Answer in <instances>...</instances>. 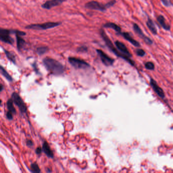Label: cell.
I'll return each mask as SVG.
<instances>
[{
	"label": "cell",
	"mask_w": 173,
	"mask_h": 173,
	"mask_svg": "<svg viewBox=\"0 0 173 173\" xmlns=\"http://www.w3.org/2000/svg\"><path fill=\"white\" fill-rule=\"evenodd\" d=\"M43 64L48 71L54 75H62L64 72V65L58 60L52 58H44Z\"/></svg>",
	"instance_id": "6da1fadb"
},
{
	"label": "cell",
	"mask_w": 173,
	"mask_h": 173,
	"mask_svg": "<svg viewBox=\"0 0 173 173\" xmlns=\"http://www.w3.org/2000/svg\"><path fill=\"white\" fill-rule=\"evenodd\" d=\"M100 36L103 39V40L104 41L106 45H107V47L109 48V49L111 50V52H113L117 57L121 58L122 59L126 60L127 62H128L132 66H135V63L134 60H131L130 58L128 56H126L124 54H122L121 52H120L119 50H118L117 48L114 47L112 41L109 38V37L107 36V35L105 33L104 30L101 28L100 30Z\"/></svg>",
	"instance_id": "7a4b0ae2"
},
{
	"label": "cell",
	"mask_w": 173,
	"mask_h": 173,
	"mask_svg": "<svg viewBox=\"0 0 173 173\" xmlns=\"http://www.w3.org/2000/svg\"><path fill=\"white\" fill-rule=\"evenodd\" d=\"M18 35L21 36L26 35V33L24 32L17 30H8L3 28H0V40L4 43L13 45L14 40L12 37L11 35Z\"/></svg>",
	"instance_id": "3957f363"
},
{
	"label": "cell",
	"mask_w": 173,
	"mask_h": 173,
	"mask_svg": "<svg viewBox=\"0 0 173 173\" xmlns=\"http://www.w3.org/2000/svg\"><path fill=\"white\" fill-rule=\"evenodd\" d=\"M116 3V1L115 0H112L106 4H103L100 3L96 1H90V2L86 3L85 5V7L86 8L89 9L96 10L104 12V11H106L107 9L111 7L114 6V5Z\"/></svg>",
	"instance_id": "277c9868"
},
{
	"label": "cell",
	"mask_w": 173,
	"mask_h": 173,
	"mask_svg": "<svg viewBox=\"0 0 173 173\" xmlns=\"http://www.w3.org/2000/svg\"><path fill=\"white\" fill-rule=\"evenodd\" d=\"M62 24L61 22H47L43 24H31L26 26V29L35 30H46L56 28Z\"/></svg>",
	"instance_id": "5b68a950"
},
{
	"label": "cell",
	"mask_w": 173,
	"mask_h": 173,
	"mask_svg": "<svg viewBox=\"0 0 173 173\" xmlns=\"http://www.w3.org/2000/svg\"><path fill=\"white\" fill-rule=\"evenodd\" d=\"M69 62L72 66L77 69H82L89 68L90 65L84 60L74 57H69Z\"/></svg>",
	"instance_id": "8992f818"
},
{
	"label": "cell",
	"mask_w": 173,
	"mask_h": 173,
	"mask_svg": "<svg viewBox=\"0 0 173 173\" xmlns=\"http://www.w3.org/2000/svg\"><path fill=\"white\" fill-rule=\"evenodd\" d=\"M12 98L13 100L14 103L17 106L19 111L22 114L25 113L27 111V108L25 103L22 100V98L16 92H14L12 94Z\"/></svg>",
	"instance_id": "52a82bcc"
},
{
	"label": "cell",
	"mask_w": 173,
	"mask_h": 173,
	"mask_svg": "<svg viewBox=\"0 0 173 173\" xmlns=\"http://www.w3.org/2000/svg\"><path fill=\"white\" fill-rule=\"evenodd\" d=\"M96 52L100 56L102 62H103V64L106 66H110L113 64L115 61L113 58L109 57V56L100 49H96Z\"/></svg>",
	"instance_id": "ba28073f"
},
{
	"label": "cell",
	"mask_w": 173,
	"mask_h": 173,
	"mask_svg": "<svg viewBox=\"0 0 173 173\" xmlns=\"http://www.w3.org/2000/svg\"><path fill=\"white\" fill-rule=\"evenodd\" d=\"M133 29L134 30L136 34H137L139 36L140 38L142 39L146 44L151 45L153 44V41H152L151 39H150L147 36H146L143 33L141 29V28L139 27V26L137 24H134Z\"/></svg>",
	"instance_id": "9c48e42d"
},
{
	"label": "cell",
	"mask_w": 173,
	"mask_h": 173,
	"mask_svg": "<svg viewBox=\"0 0 173 173\" xmlns=\"http://www.w3.org/2000/svg\"><path fill=\"white\" fill-rule=\"evenodd\" d=\"M66 0H48L41 5L42 8L47 10L51 9L54 7L58 6L66 2Z\"/></svg>",
	"instance_id": "30bf717a"
},
{
	"label": "cell",
	"mask_w": 173,
	"mask_h": 173,
	"mask_svg": "<svg viewBox=\"0 0 173 173\" xmlns=\"http://www.w3.org/2000/svg\"><path fill=\"white\" fill-rule=\"evenodd\" d=\"M150 83L153 90L156 92V94H157L158 96L162 98H165V94L164 92V90L161 88L158 85V84H157L156 81H155L154 79H151L150 81Z\"/></svg>",
	"instance_id": "8fae6325"
},
{
	"label": "cell",
	"mask_w": 173,
	"mask_h": 173,
	"mask_svg": "<svg viewBox=\"0 0 173 173\" xmlns=\"http://www.w3.org/2000/svg\"><path fill=\"white\" fill-rule=\"evenodd\" d=\"M115 45L118 50L120 52H121L122 54H124L125 55L128 56L130 58H132V55L130 54L126 46L124 45L123 43H122L119 41H116L115 42Z\"/></svg>",
	"instance_id": "7c38bea8"
},
{
	"label": "cell",
	"mask_w": 173,
	"mask_h": 173,
	"mask_svg": "<svg viewBox=\"0 0 173 173\" xmlns=\"http://www.w3.org/2000/svg\"><path fill=\"white\" fill-rule=\"evenodd\" d=\"M16 45H17V50L19 52H22V50L24 49L26 46V41L22 38L21 36L18 35H16Z\"/></svg>",
	"instance_id": "4fadbf2b"
},
{
	"label": "cell",
	"mask_w": 173,
	"mask_h": 173,
	"mask_svg": "<svg viewBox=\"0 0 173 173\" xmlns=\"http://www.w3.org/2000/svg\"><path fill=\"white\" fill-rule=\"evenodd\" d=\"M120 35H121L126 40L128 41L130 43L133 44L135 47H140V44L137 41L133 39L130 34L128 32L121 33Z\"/></svg>",
	"instance_id": "5bb4252c"
},
{
	"label": "cell",
	"mask_w": 173,
	"mask_h": 173,
	"mask_svg": "<svg viewBox=\"0 0 173 173\" xmlns=\"http://www.w3.org/2000/svg\"><path fill=\"white\" fill-rule=\"evenodd\" d=\"M157 20L158 23L160 24V26H162V28L164 30H166V31H170V30L171 26L169 25V24H167L165 17L163 15H159L157 18Z\"/></svg>",
	"instance_id": "9a60e30c"
},
{
	"label": "cell",
	"mask_w": 173,
	"mask_h": 173,
	"mask_svg": "<svg viewBox=\"0 0 173 173\" xmlns=\"http://www.w3.org/2000/svg\"><path fill=\"white\" fill-rule=\"evenodd\" d=\"M42 149L46 155L49 158H53L54 155L53 151H52L51 148L49 146V144L47 142L45 141L43 144Z\"/></svg>",
	"instance_id": "2e32d148"
},
{
	"label": "cell",
	"mask_w": 173,
	"mask_h": 173,
	"mask_svg": "<svg viewBox=\"0 0 173 173\" xmlns=\"http://www.w3.org/2000/svg\"><path fill=\"white\" fill-rule=\"evenodd\" d=\"M104 28H112L113 30H114L117 33V34H119L121 33V29L119 26H118L117 24L113 23V22H107L106 24H104L103 26Z\"/></svg>",
	"instance_id": "e0dca14e"
},
{
	"label": "cell",
	"mask_w": 173,
	"mask_h": 173,
	"mask_svg": "<svg viewBox=\"0 0 173 173\" xmlns=\"http://www.w3.org/2000/svg\"><path fill=\"white\" fill-rule=\"evenodd\" d=\"M146 24L148 28L149 29L150 31L152 33L153 35H156L157 34V30L156 28V26H155L153 22L152 21L151 19L150 18H148L147 21L146 22Z\"/></svg>",
	"instance_id": "ac0fdd59"
},
{
	"label": "cell",
	"mask_w": 173,
	"mask_h": 173,
	"mask_svg": "<svg viewBox=\"0 0 173 173\" xmlns=\"http://www.w3.org/2000/svg\"><path fill=\"white\" fill-rule=\"evenodd\" d=\"M2 48L7 58L10 61H11V62H13V64H16V57H15V54H13L12 52L8 51L3 47Z\"/></svg>",
	"instance_id": "d6986e66"
},
{
	"label": "cell",
	"mask_w": 173,
	"mask_h": 173,
	"mask_svg": "<svg viewBox=\"0 0 173 173\" xmlns=\"http://www.w3.org/2000/svg\"><path fill=\"white\" fill-rule=\"evenodd\" d=\"M13 103H14V102H13L12 98H10L7 102V106L9 111L11 112L13 114H15L16 111V109H15L14 105H13Z\"/></svg>",
	"instance_id": "ffe728a7"
},
{
	"label": "cell",
	"mask_w": 173,
	"mask_h": 173,
	"mask_svg": "<svg viewBox=\"0 0 173 173\" xmlns=\"http://www.w3.org/2000/svg\"><path fill=\"white\" fill-rule=\"evenodd\" d=\"M0 71H1V73L2 74V75L4 76V77L6 78V79L9 81H13V78L12 77H11V75H10L2 66H0Z\"/></svg>",
	"instance_id": "44dd1931"
},
{
	"label": "cell",
	"mask_w": 173,
	"mask_h": 173,
	"mask_svg": "<svg viewBox=\"0 0 173 173\" xmlns=\"http://www.w3.org/2000/svg\"><path fill=\"white\" fill-rule=\"evenodd\" d=\"M49 48L47 46H41L37 48L36 52L39 56H42L47 52Z\"/></svg>",
	"instance_id": "7402d4cb"
},
{
	"label": "cell",
	"mask_w": 173,
	"mask_h": 173,
	"mask_svg": "<svg viewBox=\"0 0 173 173\" xmlns=\"http://www.w3.org/2000/svg\"><path fill=\"white\" fill-rule=\"evenodd\" d=\"M31 170L33 173H40L41 172L40 169L39 168L38 164L36 162L33 163L31 165Z\"/></svg>",
	"instance_id": "603a6c76"
},
{
	"label": "cell",
	"mask_w": 173,
	"mask_h": 173,
	"mask_svg": "<svg viewBox=\"0 0 173 173\" xmlns=\"http://www.w3.org/2000/svg\"><path fill=\"white\" fill-rule=\"evenodd\" d=\"M145 66L146 69L149 70H153L155 68L154 64L151 62H146Z\"/></svg>",
	"instance_id": "cb8c5ba5"
},
{
	"label": "cell",
	"mask_w": 173,
	"mask_h": 173,
	"mask_svg": "<svg viewBox=\"0 0 173 173\" xmlns=\"http://www.w3.org/2000/svg\"><path fill=\"white\" fill-rule=\"evenodd\" d=\"M77 52L81 53H86L88 52V47L85 45L80 46V47L77 48Z\"/></svg>",
	"instance_id": "d4e9b609"
},
{
	"label": "cell",
	"mask_w": 173,
	"mask_h": 173,
	"mask_svg": "<svg viewBox=\"0 0 173 173\" xmlns=\"http://www.w3.org/2000/svg\"><path fill=\"white\" fill-rule=\"evenodd\" d=\"M136 54H137V55L139 56L143 57L145 55V52L144 50L143 49H137L135 50Z\"/></svg>",
	"instance_id": "484cf974"
},
{
	"label": "cell",
	"mask_w": 173,
	"mask_h": 173,
	"mask_svg": "<svg viewBox=\"0 0 173 173\" xmlns=\"http://www.w3.org/2000/svg\"><path fill=\"white\" fill-rule=\"evenodd\" d=\"M13 115V114L11 112H10V111L7 112L6 114L7 118L8 119L10 120L13 119V115Z\"/></svg>",
	"instance_id": "4316f807"
},
{
	"label": "cell",
	"mask_w": 173,
	"mask_h": 173,
	"mask_svg": "<svg viewBox=\"0 0 173 173\" xmlns=\"http://www.w3.org/2000/svg\"><path fill=\"white\" fill-rule=\"evenodd\" d=\"M161 1L166 6L169 7L170 6V2L168 0H161Z\"/></svg>",
	"instance_id": "83f0119b"
},
{
	"label": "cell",
	"mask_w": 173,
	"mask_h": 173,
	"mask_svg": "<svg viewBox=\"0 0 173 173\" xmlns=\"http://www.w3.org/2000/svg\"><path fill=\"white\" fill-rule=\"evenodd\" d=\"M41 152H42V149H41V148L40 147L37 148L36 150V153L37 154H41Z\"/></svg>",
	"instance_id": "f1b7e54d"
},
{
	"label": "cell",
	"mask_w": 173,
	"mask_h": 173,
	"mask_svg": "<svg viewBox=\"0 0 173 173\" xmlns=\"http://www.w3.org/2000/svg\"><path fill=\"white\" fill-rule=\"evenodd\" d=\"M26 144L29 147H32V146H33V143L32 141H31V140H28V141H27V142H26Z\"/></svg>",
	"instance_id": "f546056e"
},
{
	"label": "cell",
	"mask_w": 173,
	"mask_h": 173,
	"mask_svg": "<svg viewBox=\"0 0 173 173\" xmlns=\"http://www.w3.org/2000/svg\"><path fill=\"white\" fill-rule=\"evenodd\" d=\"M33 66L34 67V68L35 71H36L37 73H38V68H37V64H36V62H35L33 64Z\"/></svg>",
	"instance_id": "4dcf8cb0"
},
{
	"label": "cell",
	"mask_w": 173,
	"mask_h": 173,
	"mask_svg": "<svg viewBox=\"0 0 173 173\" xmlns=\"http://www.w3.org/2000/svg\"><path fill=\"white\" fill-rule=\"evenodd\" d=\"M0 86H1V90H0V92H2L3 90H4V86L2 84H0Z\"/></svg>",
	"instance_id": "1f68e13d"
}]
</instances>
